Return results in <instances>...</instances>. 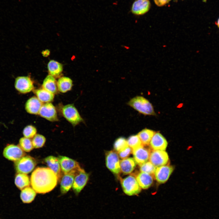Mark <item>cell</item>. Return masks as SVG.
I'll use <instances>...</instances> for the list:
<instances>
[{
	"instance_id": "1",
	"label": "cell",
	"mask_w": 219,
	"mask_h": 219,
	"mask_svg": "<svg viewBox=\"0 0 219 219\" xmlns=\"http://www.w3.org/2000/svg\"><path fill=\"white\" fill-rule=\"evenodd\" d=\"M30 181L32 188L36 193L45 194L54 189L58 179L56 174L49 168L38 167L31 174Z\"/></svg>"
},
{
	"instance_id": "2",
	"label": "cell",
	"mask_w": 219,
	"mask_h": 219,
	"mask_svg": "<svg viewBox=\"0 0 219 219\" xmlns=\"http://www.w3.org/2000/svg\"><path fill=\"white\" fill-rule=\"evenodd\" d=\"M127 104L139 113L145 115L155 116L156 113L151 103L142 96L131 99Z\"/></svg>"
},
{
	"instance_id": "3",
	"label": "cell",
	"mask_w": 219,
	"mask_h": 219,
	"mask_svg": "<svg viewBox=\"0 0 219 219\" xmlns=\"http://www.w3.org/2000/svg\"><path fill=\"white\" fill-rule=\"evenodd\" d=\"M36 164L34 158L29 155H25L15 162L14 167L18 173L27 174L33 170Z\"/></svg>"
},
{
	"instance_id": "4",
	"label": "cell",
	"mask_w": 219,
	"mask_h": 219,
	"mask_svg": "<svg viewBox=\"0 0 219 219\" xmlns=\"http://www.w3.org/2000/svg\"><path fill=\"white\" fill-rule=\"evenodd\" d=\"M63 174L73 173L75 175L84 169L76 161L68 157L60 155L57 157Z\"/></svg>"
},
{
	"instance_id": "5",
	"label": "cell",
	"mask_w": 219,
	"mask_h": 219,
	"mask_svg": "<svg viewBox=\"0 0 219 219\" xmlns=\"http://www.w3.org/2000/svg\"><path fill=\"white\" fill-rule=\"evenodd\" d=\"M120 180L123 190L126 194L132 196L141 192V188L134 176L130 175L124 178H120Z\"/></svg>"
},
{
	"instance_id": "6",
	"label": "cell",
	"mask_w": 219,
	"mask_h": 219,
	"mask_svg": "<svg viewBox=\"0 0 219 219\" xmlns=\"http://www.w3.org/2000/svg\"><path fill=\"white\" fill-rule=\"evenodd\" d=\"M62 113L64 117L74 127L83 121L78 110L72 104L64 106Z\"/></svg>"
},
{
	"instance_id": "7",
	"label": "cell",
	"mask_w": 219,
	"mask_h": 219,
	"mask_svg": "<svg viewBox=\"0 0 219 219\" xmlns=\"http://www.w3.org/2000/svg\"><path fill=\"white\" fill-rule=\"evenodd\" d=\"M106 164L107 167L112 173L118 175L121 172L120 161L118 154L110 151L106 153Z\"/></svg>"
},
{
	"instance_id": "8",
	"label": "cell",
	"mask_w": 219,
	"mask_h": 219,
	"mask_svg": "<svg viewBox=\"0 0 219 219\" xmlns=\"http://www.w3.org/2000/svg\"><path fill=\"white\" fill-rule=\"evenodd\" d=\"M3 154L6 158L14 162L26 155L19 146L14 144H9L6 146L3 150Z\"/></svg>"
},
{
	"instance_id": "9",
	"label": "cell",
	"mask_w": 219,
	"mask_h": 219,
	"mask_svg": "<svg viewBox=\"0 0 219 219\" xmlns=\"http://www.w3.org/2000/svg\"><path fill=\"white\" fill-rule=\"evenodd\" d=\"M14 86L16 90L23 94L30 92L34 89L32 80L27 76L17 77L15 79Z\"/></svg>"
},
{
	"instance_id": "10",
	"label": "cell",
	"mask_w": 219,
	"mask_h": 219,
	"mask_svg": "<svg viewBox=\"0 0 219 219\" xmlns=\"http://www.w3.org/2000/svg\"><path fill=\"white\" fill-rule=\"evenodd\" d=\"M38 114L50 121L54 122L58 120L55 108L50 102L43 104Z\"/></svg>"
},
{
	"instance_id": "11",
	"label": "cell",
	"mask_w": 219,
	"mask_h": 219,
	"mask_svg": "<svg viewBox=\"0 0 219 219\" xmlns=\"http://www.w3.org/2000/svg\"><path fill=\"white\" fill-rule=\"evenodd\" d=\"M149 161L156 167L166 165L169 158L167 153L165 151L154 150L151 152Z\"/></svg>"
},
{
	"instance_id": "12",
	"label": "cell",
	"mask_w": 219,
	"mask_h": 219,
	"mask_svg": "<svg viewBox=\"0 0 219 219\" xmlns=\"http://www.w3.org/2000/svg\"><path fill=\"white\" fill-rule=\"evenodd\" d=\"M89 176V174L84 170L79 172L75 176L72 188L76 195L81 191L86 184Z\"/></svg>"
},
{
	"instance_id": "13",
	"label": "cell",
	"mask_w": 219,
	"mask_h": 219,
	"mask_svg": "<svg viewBox=\"0 0 219 219\" xmlns=\"http://www.w3.org/2000/svg\"><path fill=\"white\" fill-rule=\"evenodd\" d=\"M173 167L169 165H164L156 167L154 175L157 181L159 183L166 182L173 171Z\"/></svg>"
},
{
	"instance_id": "14",
	"label": "cell",
	"mask_w": 219,
	"mask_h": 219,
	"mask_svg": "<svg viewBox=\"0 0 219 219\" xmlns=\"http://www.w3.org/2000/svg\"><path fill=\"white\" fill-rule=\"evenodd\" d=\"M150 6L149 0H136L132 5L131 12L135 15H143L149 10Z\"/></svg>"
},
{
	"instance_id": "15",
	"label": "cell",
	"mask_w": 219,
	"mask_h": 219,
	"mask_svg": "<svg viewBox=\"0 0 219 219\" xmlns=\"http://www.w3.org/2000/svg\"><path fill=\"white\" fill-rule=\"evenodd\" d=\"M132 153L136 163L140 166L148 161L151 152L143 146L133 150Z\"/></svg>"
},
{
	"instance_id": "16",
	"label": "cell",
	"mask_w": 219,
	"mask_h": 219,
	"mask_svg": "<svg viewBox=\"0 0 219 219\" xmlns=\"http://www.w3.org/2000/svg\"><path fill=\"white\" fill-rule=\"evenodd\" d=\"M149 144L151 148L154 150L165 151L167 147L168 142L165 137L161 134L156 132L152 138Z\"/></svg>"
},
{
	"instance_id": "17",
	"label": "cell",
	"mask_w": 219,
	"mask_h": 219,
	"mask_svg": "<svg viewBox=\"0 0 219 219\" xmlns=\"http://www.w3.org/2000/svg\"><path fill=\"white\" fill-rule=\"evenodd\" d=\"M44 161L49 168L52 170L56 175L60 182L63 175L60 165L58 158L53 156H49L45 158Z\"/></svg>"
},
{
	"instance_id": "18",
	"label": "cell",
	"mask_w": 219,
	"mask_h": 219,
	"mask_svg": "<svg viewBox=\"0 0 219 219\" xmlns=\"http://www.w3.org/2000/svg\"><path fill=\"white\" fill-rule=\"evenodd\" d=\"M43 104L38 98L33 96L29 99L25 105V109L26 112L33 114H38L40 109Z\"/></svg>"
},
{
	"instance_id": "19",
	"label": "cell",
	"mask_w": 219,
	"mask_h": 219,
	"mask_svg": "<svg viewBox=\"0 0 219 219\" xmlns=\"http://www.w3.org/2000/svg\"><path fill=\"white\" fill-rule=\"evenodd\" d=\"M63 175L60 180V190L62 194L67 193L72 186L75 175L68 173Z\"/></svg>"
},
{
	"instance_id": "20",
	"label": "cell",
	"mask_w": 219,
	"mask_h": 219,
	"mask_svg": "<svg viewBox=\"0 0 219 219\" xmlns=\"http://www.w3.org/2000/svg\"><path fill=\"white\" fill-rule=\"evenodd\" d=\"M136 179L141 188L144 189L149 188L153 182L151 175L141 172L137 175Z\"/></svg>"
},
{
	"instance_id": "21",
	"label": "cell",
	"mask_w": 219,
	"mask_h": 219,
	"mask_svg": "<svg viewBox=\"0 0 219 219\" xmlns=\"http://www.w3.org/2000/svg\"><path fill=\"white\" fill-rule=\"evenodd\" d=\"M136 162L132 158H127L120 161L121 172L124 174H128L132 172L136 166Z\"/></svg>"
},
{
	"instance_id": "22",
	"label": "cell",
	"mask_w": 219,
	"mask_h": 219,
	"mask_svg": "<svg viewBox=\"0 0 219 219\" xmlns=\"http://www.w3.org/2000/svg\"><path fill=\"white\" fill-rule=\"evenodd\" d=\"M42 88L54 94H56L58 89L57 82L54 77L49 75L44 80L42 85Z\"/></svg>"
},
{
	"instance_id": "23",
	"label": "cell",
	"mask_w": 219,
	"mask_h": 219,
	"mask_svg": "<svg viewBox=\"0 0 219 219\" xmlns=\"http://www.w3.org/2000/svg\"><path fill=\"white\" fill-rule=\"evenodd\" d=\"M36 195V192L33 189L28 186L21 190L20 197L23 203H29L34 200Z\"/></svg>"
},
{
	"instance_id": "24",
	"label": "cell",
	"mask_w": 219,
	"mask_h": 219,
	"mask_svg": "<svg viewBox=\"0 0 219 219\" xmlns=\"http://www.w3.org/2000/svg\"><path fill=\"white\" fill-rule=\"evenodd\" d=\"M15 183L19 189L22 190L30 186V181L27 174L18 173L15 177Z\"/></svg>"
},
{
	"instance_id": "25",
	"label": "cell",
	"mask_w": 219,
	"mask_h": 219,
	"mask_svg": "<svg viewBox=\"0 0 219 219\" xmlns=\"http://www.w3.org/2000/svg\"><path fill=\"white\" fill-rule=\"evenodd\" d=\"M72 85V80L66 77L59 78L57 82L58 90L62 93H65L71 90Z\"/></svg>"
},
{
	"instance_id": "26",
	"label": "cell",
	"mask_w": 219,
	"mask_h": 219,
	"mask_svg": "<svg viewBox=\"0 0 219 219\" xmlns=\"http://www.w3.org/2000/svg\"><path fill=\"white\" fill-rule=\"evenodd\" d=\"M34 92L38 99L42 103L52 102L54 98V94L43 89H37Z\"/></svg>"
},
{
	"instance_id": "27",
	"label": "cell",
	"mask_w": 219,
	"mask_h": 219,
	"mask_svg": "<svg viewBox=\"0 0 219 219\" xmlns=\"http://www.w3.org/2000/svg\"><path fill=\"white\" fill-rule=\"evenodd\" d=\"M47 68L50 75L54 77H58L63 71L62 65L58 62L50 60L47 64Z\"/></svg>"
},
{
	"instance_id": "28",
	"label": "cell",
	"mask_w": 219,
	"mask_h": 219,
	"mask_svg": "<svg viewBox=\"0 0 219 219\" xmlns=\"http://www.w3.org/2000/svg\"><path fill=\"white\" fill-rule=\"evenodd\" d=\"M155 133L151 130L145 128L139 132L137 135L142 145L147 146L149 144L150 141Z\"/></svg>"
},
{
	"instance_id": "29",
	"label": "cell",
	"mask_w": 219,
	"mask_h": 219,
	"mask_svg": "<svg viewBox=\"0 0 219 219\" xmlns=\"http://www.w3.org/2000/svg\"><path fill=\"white\" fill-rule=\"evenodd\" d=\"M19 146L24 151L29 152L33 148L32 140L26 137L21 138L19 141Z\"/></svg>"
},
{
	"instance_id": "30",
	"label": "cell",
	"mask_w": 219,
	"mask_h": 219,
	"mask_svg": "<svg viewBox=\"0 0 219 219\" xmlns=\"http://www.w3.org/2000/svg\"><path fill=\"white\" fill-rule=\"evenodd\" d=\"M127 141L128 146L133 150L143 146L137 135L130 136L127 140Z\"/></svg>"
},
{
	"instance_id": "31",
	"label": "cell",
	"mask_w": 219,
	"mask_h": 219,
	"mask_svg": "<svg viewBox=\"0 0 219 219\" xmlns=\"http://www.w3.org/2000/svg\"><path fill=\"white\" fill-rule=\"evenodd\" d=\"M128 146L127 140L124 137H120L115 141L113 148L114 151L117 153Z\"/></svg>"
},
{
	"instance_id": "32",
	"label": "cell",
	"mask_w": 219,
	"mask_h": 219,
	"mask_svg": "<svg viewBox=\"0 0 219 219\" xmlns=\"http://www.w3.org/2000/svg\"><path fill=\"white\" fill-rule=\"evenodd\" d=\"M46 139L43 135L37 134L33 138L32 142L33 146L35 148H40L43 147L46 142Z\"/></svg>"
},
{
	"instance_id": "33",
	"label": "cell",
	"mask_w": 219,
	"mask_h": 219,
	"mask_svg": "<svg viewBox=\"0 0 219 219\" xmlns=\"http://www.w3.org/2000/svg\"><path fill=\"white\" fill-rule=\"evenodd\" d=\"M140 170L150 175L154 174L156 167L150 161L147 162L140 166Z\"/></svg>"
},
{
	"instance_id": "34",
	"label": "cell",
	"mask_w": 219,
	"mask_h": 219,
	"mask_svg": "<svg viewBox=\"0 0 219 219\" xmlns=\"http://www.w3.org/2000/svg\"><path fill=\"white\" fill-rule=\"evenodd\" d=\"M37 130L35 127L32 125L26 126L23 129V133L25 137L31 138L36 134Z\"/></svg>"
},
{
	"instance_id": "35",
	"label": "cell",
	"mask_w": 219,
	"mask_h": 219,
	"mask_svg": "<svg viewBox=\"0 0 219 219\" xmlns=\"http://www.w3.org/2000/svg\"><path fill=\"white\" fill-rule=\"evenodd\" d=\"M132 149L128 146L124 149L117 152L119 156L122 159L127 157L132 153Z\"/></svg>"
},
{
	"instance_id": "36",
	"label": "cell",
	"mask_w": 219,
	"mask_h": 219,
	"mask_svg": "<svg viewBox=\"0 0 219 219\" xmlns=\"http://www.w3.org/2000/svg\"><path fill=\"white\" fill-rule=\"evenodd\" d=\"M156 5L158 6H162L166 4L169 1V0H154Z\"/></svg>"
},
{
	"instance_id": "37",
	"label": "cell",
	"mask_w": 219,
	"mask_h": 219,
	"mask_svg": "<svg viewBox=\"0 0 219 219\" xmlns=\"http://www.w3.org/2000/svg\"><path fill=\"white\" fill-rule=\"evenodd\" d=\"M42 54L43 56L47 57L49 55L50 51L49 50H47L43 51Z\"/></svg>"
},
{
	"instance_id": "38",
	"label": "cell",
	"mask_w": 219,
	"mask_h": 219,
	"mask_svg": "<svg viewBox=\"0 0 219 219\" xmlns=\"http://www.w3.org/2000/svg\"><path fill=\"white\" fill-rule=\"evenodd\" d=\"M217 25L219 28V18L218 19L217 23Z\"/></svg>"
},
{
	"instance_id": "39",
	"label": "cell",
	"mask_w": 219,
	"mask_h": 219,
	"mask_svg": "<svg viewBox=\"0 0 219 219\" xmlns=\"http://www.w3.org/2000/svg\"><path fill=\"white\" fill-rule=\"evenodd\" d=\"M170 0H169V1H170Z\"/></svg>"
}]
</instances>
